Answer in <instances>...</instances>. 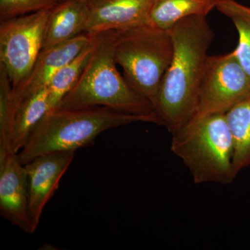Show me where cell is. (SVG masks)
Returning <instances> with one entry per match:
<instances>
[{"instance_id": "18", "label": "cell", "mask_w": 250, "mask_h": 250, "mask_svg": "<svg viewBox=\"0 0 250 250\" xmlns=\"http://www.w3.org/2000/svg\"><path fill=\"white\" fill-rule=\"evenodd\" d=\"M16 111L14 88L6 69L0 64V156L14 152L11 140Z\"/></svg>"}, {"instance_id": "9", "label": "cell", "mask_w": 250, "mask_h": 250, "mask_svg": "<svg viewBox=\"0 0 250 250\" xmlns=\"http://www.w3.org/2000/svg\"><path fill=\"white\" fill-rule=\"evenodd\" d=\"M75 152L50 153L37 156L26 164L31 217L38 227L42 211L70 166Z\"/></svg>"}, {"instance_id": "12", "label": "cell", "mask_w": 250, "mask_h": 250, "mask_svg": "<svg viewBox=\"0 0 250 250\" xmlns=\"http://www.w3.org/2000/svg\"><path fill=\"white\" fill-rule=\"evenodd\" d=\"M89 17L88 0H60L49 10L42 49L51 48L85 34Z\"/></svg>"}, {"instance_id": "20", "label": "cell", "mask_w": 250, "mask_h": 250, "mask_svg": "<svg viewBox=\"0 0 250 250\" xmlns=\"http://www.w3.org/2000/svg\"><path fill=\"white\" fill-rule=\"evenodd\" d=\"M218 1H224V0H218Z\"/></svg>"}, {"instance_id": "3", "label": "cell", "mask_w": 250, "mask_h": 250, "mask_svg": "<svg viewBox=\"0 0 250 250\" xmlns=\"http://www.w3.org/2000/svg\"><path fill=\"white\" fill-rule=\"evenodd\" d=\"M116 39V30L95 35L88 63L76 84L57 108L104 106L138 116L156 114L150 102L118 72L114 54Z\"/></svg>"}, {"instance_id": "2", "label": "cell", "mask_w": 250, "mask_h": 250, "mask_svg": "<svg viewBox=\"0 0 250 250\" xmlns=\"http://www.w3.org/2000/svg\"><path fill=\"white\" fill-rule=\"evenodd\" d=\"M161 125L157 115L138 116L104 107L59 108L46 113L18 153L23 165L37 156L61 152H75L91 146L104 131L133 123Z\"/></svg>"}, {"instance_id": "1", "label": "cell", "mask_w": 250, "mask_h": 250, "mask_svg": "<svg viewBox=\"0 0 250 250\" xmlns=\"http://www.w3.org/2000/svg\"><path fill=\"white\" fill-rule=\"evenodd\" d=\"M173 54L154 109L161 125L175 132L196 114L199 89L215 34L206 16H190L170 29Z\"/></svg>"}, {"instance_id": "14", "label": "cell", "mask_w": 250, "mask_h": 250, "mask_svg": "<svg viewBox=\"0 0 250 250\" xmlns=\"http://www.w3.org/2000/svg\"><path fill=\"white\" fill-rule=\"evenodd\" d=\"M47 88L38 92L20 104L15 114L13 126V151L18 153L27 143L36 125L50 111Z\"/></svg>"}, {"instance_id": "6", "label": "cell", "mask_w": 250, "mask_h": 250, "mask_svg": "<svg viewBox=\"0 0 250 250\" xmlns=\"http://www.w3.org/2000/svg\"><path fill=\"white\" fill-rule=\"evenodd\" d=\"M49 10L0 21V64L14 88L29 75L43 49Z\"/></svg>"}, {"instance_id": "15", "label": "cell", "mask_w": 250, "mask_h": 250, "mask_svg": "<svg viewBox=\"0 0 250 250\" xmlns=\"http://www.w3.org/2000/svg\"><path fill=\"white\" fill-rule=\"evenodd\" d=\"M233 143V170L236 175L250 166V98L225 113Z\"/></svg>"}, {"instance_id": "21", "label": "cell", "mask_w": 250, "mask_h": 250, "mask_svg": "<svg viewBox=\"0 0 250 250\" xmlns=\"http://www.w3.org/2000/svg\"><path fill=\"white\" fill-rule=\"evenodd\" d=\"M59 1H60V0H59Z\"/></svg>"}, {"instance_id": "5", "label": "cell", "mask_w": 250, "mask_h": 250, "mask_svg": "<svg viewBox=\"0 0 250 250\" xmlns=\"http://www.w3.org/2000/svg\"><path fill=\"white\" fill-rule=\"evenodd\" d=\"M116 31L117 64L123 68L129 84L154 108L173 54L170 30L146 24Z\"/></svg>"}, {"instance_id": "16", "label": "cell", "mask_w": 250, "mask_h": 250, "mask_svg": "<svg viewBox=\"0 0 250 250\" xmlns=\"http://www.w3.org/2000/svg\"><path fill=\"white\" fill-rule=\"evenodd\" d=\"M93 42L83 49L73 60L62 67L49 82L47 90L51 110L57 108L62 99L76 84L89 61L93 51Z\"/></svg>"}, {"instance_id": "10", "label": "cell", "mask_w": 250, "mask_h": 250, "mask_svg": "<svg viewBox=\"0 0 250 250\" xmlns=\"http://www.w3.org/2000/svg\"><path fill=\"white\" fill-rule=\"evenodd\" d=\"M95 37L85 33L64 43L42 49L29 75L14 88L16 109L24 99L47 88L54 75L91 45Z\"/></svg>"}, {"instance_id": "7", "label": "cell", "mask_w": 250, "mask_h": 250, "mask_svg": "<svg viewBox=\"0 0 250 250\" xmlns=\"http://www.w3.org/2000/svg\"><path fill=\"white\" fill-rule=\"evenodd\" d=\"M250 98V79L235 52L208 56L199 89L195 116L225 114Z\"/></svg>"}, {"instance_id": "8", "label": "cell", "mask_w": 250, "mask_h": 250, "mask_svg": "<svg viewBox=\"0 0 250 250\" xmlns=\"http://www.w3.org/2000/svg\"><path fill=\"white\" fill-rule=\"evenodd\" d=\"M0 213L24 232L33 233L37 229L29 207L27 170L17 153L0 156Z\"/></svg>"}, {"instance_id": "19", "label": "cell", "mask_w": 250, "mask_h": 250, "mask_svg": "<svg viewBox=\"0 0 250 250\" xmlns=\"http://www.w3.org/2000/svg\"><path fill=\"white\" fill-rule=\"evenodd\" d=\"M59 0H0V21L52 9Z\"/></svg>"}, {"instance_id": "13", "label": "cell", "mask_w": 250, "mask_h": 250, "mask_svg": "<svg viewBox=\"0 0 250 250\" xmlns=\"http://www.w3.org/2000/svg\"><path fill=\"white\" fill-rule=\"evenodd\" d=\"M218 0H155L148 24L170 30L176 23L190 16H207L216 8Z\"/></svg>"}, {"instance_id": "11", "label": "cell", "mask_w": 250, "mask_h": 250, "mask_svg": "<svg viewBox=\"0 0 250 250\" xmlns=\"http://www.w3.org/2000/svg\"><path fill=\"white\" fill-rule=\"evenodd\" d=\"M155 0H88L90 17L86 34L96 35L110 30L148 24Z\"/></svg>"}, {"instance_id": "17", "label": "cell", "mask_w": 250, "mask_h": 250, "mask_svg": "<svg viewBox=\"0 0 250 250\" xmlns=\"http://www.w3.org/2000/svg\"><path fill=\"white\" fill-rule=\"evenodd\" d=\"M216 8L232 21L238 31L239 39L233 52L250 79V8L235 0L218 1Z\"/></svg>"}, {"instance_id": "4", "label": "cell", "mask_w": 250, "mask_h": 250, "mask_svg": "<svg viewBox=\"0 0 250 250\" xmlns=\"http://www.w3.org/2000/svg\"><path fill=\"white\" fill-rule=\"evenodd\" d=\"M170 149L194 183L229 184L236 178L233 143L225 114L195 116L172 133Z\"/></svg>"}]
</instances>
